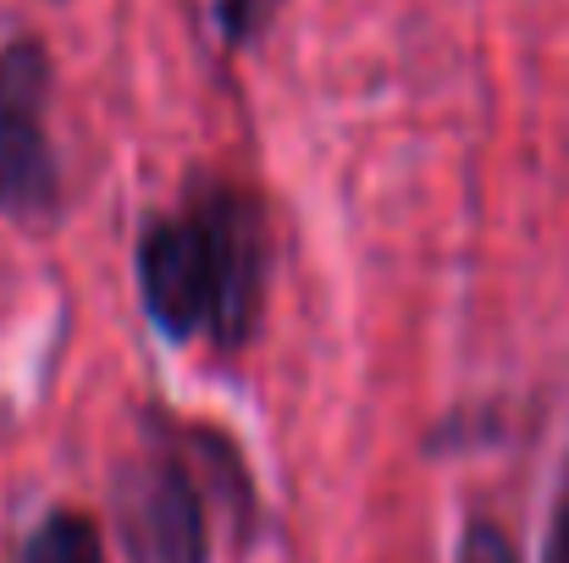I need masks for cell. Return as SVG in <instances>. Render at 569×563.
Returning <instances> with one entry per match:
<instances>
[{
    "instance_id": "obj_1",
    "label": "cell",
    "mask_w": 569,
    "mask_h": 563,
    "mask_svg": "<svg viewBox=\"0 0 569 563\" xmlns=\"http://www.w3.org/2000/svg\"><path fill=\"white\" fill-rule=\"evenodd\" d=\"M56 188L44 144V56L33 44L0 50V204L39 210Z\"/></svg>"
},
{
    "instance_id": "obj_2",
    "label": "cell",
    "mask_w": 569,
    "mask_h": 563,
    "mask_svg": "<svg viewBox=\"0 0 569 563\" xmlns=\"http://www.w3.org/2000/svg\"><path fill=\"white\" fill-rule=\"evenodd\" d=\"M122 531L133 563H204L199 497L172 464H144L122 486Z\"/></svg>"
},
{
    "instance_id": "obj_3",
    "label": "cell",
    "mask_w": 569,
    "mask_h": 563,
    "mask_svg": "<svg viewBox=\"0 0 569 563\" xmlns=\"http://www.w3.org/2000/svg\"><path fill=\"white\" fill-rule=\"evenodd\" d=\"M144 299L150 315L167 332H193L199 321H210L216 310V265H210V243L199 221H172L156 227L144 243Z\"/></svg>"
},
{
    "instance_id": "obj_4",
    "label": "cell",
    "mask_w": 569,
    "mask_h": 563,
    "mask_svg": "<svg viewBox=\"0 0 569 563\" xmlns=\"http://www.w3.org/2000/svg\"><path fill=\"white\" fill-rule=\"evenodd\" d=\"M204 243H210V265H216V310L210 321L221 326V338H243L249 310H254V221L243 215L238 199H216L204 204Z\"/></svg>"
},
{
    "instance_id": "obj_5",
    "label": "cell",
    "mask_w": 569,
    "mask_h": 563,
    "mask_svg": "<svg viewBox=\"0 0 569 563\" xmlns=\"http://www.w3.org/2000/svg\"><path fill=\"white\" fill-rule=\"evenodd\" d=\"M22 563H100V536L89 520L78 514H56L39 525V536L28 542V559Z\"/></svg>"
},
{
    "instance_id": "obj_6",
    "label": "cell",
    "mask_w": 569,
    "mask_h": 563,
    "mask_svg": "<svg viewBox=\"0 0 569 563\" xmlns=\"http://www.w3.org/2000/svg\"><path fill=\"white\" fill-rule=\"evenodd\" d=\"M459 563H520V559H515V547H509V536L498 525H470V536L459 547Z\"/></svg>"
},
{
    "instance_id": "obj_7",
    "label": "cell",
    "mask_w": 569,
    "mask_h": 563,
    "mask_svg": "<svg viewBox=\"0 0 569 563\" xmlns=\"http://www.w3.org/2000/svg\"><path fill=\"white\" fill-rule=\"evenodd\" d=\"M548 563H569V481L559 492V514H553V536H548Z\"/></svg>"
}]
</instances>
